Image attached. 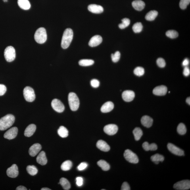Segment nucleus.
I'll use <instances>...</instances> for the list:
<instances>
[{
    "instance_id": "nucleus-1",
    "label": "nucleus",
    "mask_w": 190,
    "mask_h": 190,
    "mask_svg": "<svg viewBox=\"0 0 190 190\" xmlns=\"http://www.w3.org/2000/svg\"><path fill=\"white\" fill-rule=\"evenodd\" d=\"M15 117L11 114H8L0 119V130H7L13 125Z\"/></svg>"
},
{
    "instance_id": "nucleus-2",
    "label": "nucleus",
    "mask_w": 190,
    "mask_h": 190,
    "mask_svg": "<svg viewBox=\"0 0 190 190\" xmlns=\"http://www.w3.org/2000/svg\"><path fill=\"white\" fill-rule=\"evenodd\" d=\"M73 33L72 29L68 28L64 31L62 37L61 46L62 48L66 49L69 47L71 43Z\"/></svg>"
},
{
    "instance_id": "nucleus-3",
    "label": "nucleus",
    "mask_w": 190,
    "mask_h": 190,
    "mask_svg": "<svg viewBox=\"0 0 190 190\" xmlns=\"http://www.w3.org/2000/svg\"><path fill=\"white\" fill-rule=\"evenodd\" d=\"M68 101L71 110L74 111L78 110L80 105V101L76 93L70 92L69 94Z\"/></svg>"
},
{
    "instance_id": "nucleus-4",
    "label": "nucleus",
    "mask_w": 190,
    "mask_h": 190,
    "mask_svg": "<svg viewBox=\"0 0 190 190\" xmlns=\"http://www.w3.org/2000/svg\"><path fill=\"white\" fill-rule=\"evenodd\" d=\"M34 38L37 43H45L47 39V34L45 29L41 27L37 29L35 33Z\"/></svg>"
},
{
    "instance_id": "nucleus-5",
    "label": "nucleus",
    "mask_w": 190,
    "mask_h": 190,
    "mask_svg": "<svg viewBox=\"0 0 190 190\" xmlns=\"http://www.w3.org/2000/svg\"><path fill=\"white\" fill-rule=\"evenodd\" d=\"M5 59L8 62L13 61L16 58V51L14 48L9 46L6 48L4 51Z\"/></svg>"
},
{
    "instance_id": "nucleus-6",
    "label": "nucleus",
    "mask_w": 190,
    "mask_h": 190,
    "mask_svg": "<svg viewBox=\"0 0 190 190\" xmlns=\"http://www.w3.org/2000/svg\"><path fill=\"white\" fill-rule=\"evenodd\" d=\"M23 95L25 100L29 102L34 101L36 97L34 89L29 86L26 87L24 89Z\"/></svg>"
},
{
    "instance_id": "nucleus-7",
    "label": "nucleus",
    "mask_w": 190,
    "mask_h": 190,
    "mask_svg": "<svg viewBox=\"0 0 190 190\" xmlns=\"http://www.w3.org/2000/svg\"><path fill=\"white\" fill-rule=\"evenodd\" d=\"M124 156L125 159L131 163L136 164L139 162V158L136 154L130 150H125Z\"/></svg>"
},
{
    "instance_id": "nucleus-8",
    "label": "nucleus",
    "mask_w": 190,
    "mask_h": 190,
    "mask_svg": "<svg viewBox=\"0 0 190 190\" xmlns=\"http://www.w3.org/2000/svg\"><path fill=\"white\" fill-rule=\"evenodd\" d=\"M173 187L178 190H188L190 188V181L189 180H184L178 182L175 184Z\"/></svg>"
},
{
    "instance_id": "nucleus-9",
    "label": "nucleus",
    "mask_w": 190,
    "mask_h": 190,
    "mask_svg": "<svg viewBox=\"0 0 190 190\" xmlns=\"http://www.w3.org/2000/svg\"><path fill=\"white\" fill-rule=\"evenodd\" d=\"M51 105L53 109L56 112L61 113L64 110V106L61 101L58 99H54L52 101Z\"/></svg>"
},
{
    "instance_id": "nucleus-10",
    "label": "nucleus",
    "mask_w": 190,
    "mask_h": 190,
    "mask_svg": "<svg viewBox=\"0 0 190 190\" xmlns=\"http://www.w3.org/2000/svg\"><path fill=\"white\" fill-rule=\"evenodd\" d=\"M167 148L169 151L175 155L179 156L184 155V152L182 150L172 143L168 144Z\"/></svg>"
},
{
    "instance_id": "nucleus-11",
    "label": "nucleus",
    "mask_w": 190,
    "mask_h": 190,
    "mask_svg": "<svg viewBox=\"0 0 190 190\" xmlns=\"http://www.w3.org/2000/svg\"><path fill=\"white\" fill-rule=\"evenodd\" d=\"M104 132L109 135L116 134L118 131V127L116 125L110 124L106 125L104 128Z\"/></svg>"
},
{
    "instance_id": "nucleus-12",
    "label": "nucleus",
    "mask_w": 190,
    "mask_h": 190,
    "mask_svg": "<svg viewBox=\"0 0 190 190\" xmlns=\"http://www.w3.org/2000/svg\"><path fill=\"white\" fill-rule=\"evenodd\" d=\"M18 132V128L16 127H14L7 131L4 134V137L8 139H13L17 135Z\"/></svg>"
},
{
    "instance_id": "nucleus-13",
    "label": "nucleus",
    "mask_w": 190,
    "mask_h": 190,
    "mask_svg": "<svg viewBox=\"0 0 190 190\" xmlns=\"http://www.w3.org/2000/svg\"><path fill=\"white\" fill-rule=\"evenodd\" d=\"M8 176L11 178H16L19 174L18 168L17 165L14 164L8 169L7 171Z\"/></svg>"
},
{
    "instance_id": "nucleus-14",
    "label": "nucleus",
    "mask_w": 190,
    "mask_h": 190,
    "mask_svg": "<svg viewBox=\"0 0 190 190\" xmlns=\"http://www.w3.org/2000/svg\"><path fill=\"white\" fill-rule=\"evenodd\" d=\"M122 97L124 101L130 102L133 101L135 97L134 92L130 90L125 91L122 93Z\"/></svg>"
},
{
    "instance_id": "nucleus-15",
    "label": "nucleus",
    "mask_w": 190,
    "mask_h": 190,
    "mask_svg": "<svg viewBox=\"0 0 190 190\" xmlns=\"http://www.w3.org/2000/svg\"><path fill=\"white\" fill-rule=\"evenodd\" d=\"M103 41L102 37L100 35H97L93 36L90 40L89 44L91 47H96L101 44Z\"/></svg>"
},
{
    "instance_id": "nucleus-16",
    "label": "nucleus",
    "mask_w": 190,
    "mask_h": 190,
    "mask_svg": "<svg viewBox=\"0 0 190 190\" xmlns=\"http://www.w3.org/2000/svg\"><path fill=\"white\" fill-rule=\"evenodd\" d=\"M167 91V88L165 86L162 85L156 87L153 91L154 95L158 96L165 95Z\"/></svg>"
},
{
    "instance_id": "nucleus-17",
    "label": "nucleus",
    "mask_w": 190,
    "mask_h": 190,
    "mask_svg": "<svg viewBox=\"0 0 190 190\" xmlns=\"http://www.w3.org/2000/svg\"><path fill=\"white\" fill-rule=\"evenodd\" d=\"M42 147L40 144H34L29 148V154L31 156L34 157L39 153Z\"/></svg>"
},
{
    "instance_id": "nucleus-18",
    "label": "nucleus",
    "mask_w": 190,
    "mask_h": 190,
    "mask_svg": "<svg viewBox=\"0 0 190 190\" xmlns=\"http://www.w3.org/2000/svg\"><path fill=\"white\" fill-rule=\"evenodd\" d=\"M89 11L94 14H101L104 11V9L102 6L96 5H91L88 7Z\"/></svg>"
},
{
    "instance_id": "nucleus-19",
    "label": "nucleus",
    "mask_w": 190,
    "mask_h": 190,
    "mask_svg": "<svg viewBox=\"0 0 190 190\" xmlns=\"http://www.w3.org/2000/svg\"><path fill=\"white\" fill-rule=\"evenodd\" d=\"M114 105L113 103L111 101H108L104 103L101 108L102 112L108 113L110 112L114 109Z\"/></svg>"
},
{
    "instance_id": "nucleus-20",
    "label": "nucleus",
    "mask_w": 190,
    "mask_h": 190,
    "mask_svg": "<svg viewBox=\"0 0 190 190\" xmlns=\"http://www.w3.org/2000/svg\"><path fill=\"white\" fill-rule=\"evenodd\" d=\"M36 161L39 164L42 166L45 165L47 164V160L44 151H41L39 153L37 156Z\"/></svg>"
},
{
    "instance_id": "nucleus-21",
    "label": "nucleus",
    "mask_w": 190,
    "mask_h": 190,
    "mask_svg": "<svg viewBox=\"0 0 190 190\" xmlns=\"http://www.w3.org/2000/svg\"><path fill=\"white\" fill-rule=\"evenodd\" d=\"M36 127L34 124H31L27 127L24 131V135L27 137H30L34 134L36 131Z\"/></svg>"
},
{
    "instance_id": "nucleus-22",
    "label": "nucleus",
    "mask_w": 190,
    "mask_h": 190,
    "mask_svg": "<svg viewBox=\"0 0 190 190\" xmlns=\"http://www.w3.org/2000/svg\"><path fill=\"white\" fill-rule=\"evenodd\" d=\"M97 147L100 150L104 152L108 151L110 149V146L105 141L101 140L98 141Z\"/></svg>"
},
{
    "instance_id": "nucleus-23",
    "label": "nucleus",
    "mask_w": 190,
    "mask_h": 190,
    "mask_svg": "<svg viewBox=\"0 0 190 190\" xmlns=\"http://www.w3.org/2000/svg\"><path fill=\"white\" fill-rule=\"evenodd\" d=\"M153 122L152 119L148 116H143L141 120L142 124L147 128H149L152 126Z\"/></svg>"
},
{
    "instance_id": "nucleus-24",
    "label": "nucleus",
    "mask_w": 190,
    "mask_h": 190,
    "mask_svg": "<svg viewBox=\"0 0 190 190\" xmlns=\"http://www.w3.org/2000/svg\"><path fill=\"white\" fill-rule=\"evenodd\" d=\"M132 6L135 10L139 11L142 10L145 7V3L141 0H136L132 2Z\"/></svg>"
},
{
    "instance_id": "nucleus-25",
    "label": "nucleus",
    "mask_w": 190,
    "mask_h": 190,
    "mask_svg": "<svg viewBox=\"0 0 190 190\" xmlns=\"http://www.w3.org/2000/svg\"><path fill=\"white\" fill-rule=\"evenodd\" d=\"M18 4L20 8L24 10H29L31 7L28 0H18Z\"/></svg>"
},
{
    "instance_id": "nucleus-26",
    "label": "nucleus",
    "mask_w": 190,
    "mask_h": 190,
    "mask_svg": "<svg viewBox=\"0 0 190 190\" xmlns=\"http://www.w3.org/2000/svg\"><path fill=\"white\" fill-rule=\"evenodd\" d=\"M143 148L144 150L146 151H155L157 149V146L155 143L149 144L148 142H145L142 145Z\"/></svg>"
},
{
    "instance_id": "nucleus-27",
    "label": "nucleus",
    "mask_w": 190,
    "mask_h": 190,
    "mask_svg": "<svg viewBox=\"0 0 190 190\" xmlns=\"http://www.w3.org/2000/svg\"><path fill=\"white\" fill-rule=\"evenodd\" d=\"M158 12L156 10H152L147 13L145 16L146 20L148 21L154 20L157 16Z\"/></svg>"
},
{
    "instance_id": "nucleus-28",
    "label": "nucleus",
    "mask_w": 190,
    "mask_h": 190,
    "mask_svg": "<svg viewBox=\"0 0 190 190\" xmlns=\"http://www.w3.org/2000/svg\"><path fill=\"white\" fill-rule=\"evenodd\" d=\"M151 159L154 164H158L159 162H162L164 160V157L163 156L159 154H156L152 156Z\"/></svg>"
},
{
    "instance_id": "nucleus-29",
    "label": "nucleus",
    "mask_w": 190,
    "mask_h": 190,
    "mask_svg": "<svg viewBox=\"0 0 190 190\" xmlns=\"http://www.w3.org/2000/svg\"><path fill=\"white\" fill-rule=\"evenodd\" d=\"M58 134L62 138H66L68 136V131L65 127L61 126L58 131Z\"/></svg>"
},
{
    "instance_id": "nucleus-30",
    "label": "nucleus",
    "mask_w": 190,
    "mask_h": 190,
    "mask_svg": "<svg viewBox=\"0 0 190 190\" xmlns=\"http://www.w3.org/2000/svg\"><path fill=\"white\" fill-rule=\"evenodd\" d=\"M59 183L61 185L64 190H68L70 188V183L67 179L66 178L61 179Z\"/></svg>"
},
{
    "instance_id": "nucleus-31",
    "label": "nucleus",
    "mask_w": 190,
    "mask_h": 190,
    "mask_svg": "<svg viewBox=\"0 0 190 190\" xmlns=\"http://www.w3.org/2000/svg\"><path fill=\"white\" fill-rule=\"evenodd\" d=\"M133 133L136 141H139L142 136L143 131L141 129L139 128H135L133 130Z\"/></svg>"
},
{
    "instance_id": "nucleus-32",
    "label": "nucleus",
    "mask_w": 190,
    "mask_h": 190,
    "mask_svg": "<svg viewBox=\"0 0 190 190\" xmlns=\"http://www.w3.org/2000/svg\"><path fill=\"white\" fill-rule=\"evenodd\" d=\"M98 166L101 167L104 171H108L110 170V166L105 160H101L97 162Z\"/></svg>"
},
{
    "instance_id": "nucleus-33",
    "label": "nucleus",
    "mask_w": 190,
    "mask_h": 190,
    "mask_svg": "<svg viewBox=\"0 0 190 190\" xmlns=\"http://www.w3.org/2000/svg\"><path fill=\"white\" fill-rule=\"evenodd\" d=\"M72 167V162L70 160H67L63 163L61 166V169L63 171H68L70 170Z\"/></svg>"
},
{
    "instance_id": "nucleus-34",
    "label": "nucleus",
    "mask_w": 190,
    "mask_h": 190,
    "mask_svg": "<svg viewBox=\"0 0 190 190\" xmlns=\"http://www.w3.org/2000/svg\"><path fill=\"white\" fill-rule=\"evenodd\" d=\"M93 60L91 59H83L79 61V65L82 66H90L94 64Z\"/></svg>"
},
{
    "instance_id": "nucleus-35",
    "label": "nucleus",
    "mask_w": 190,
    "mask_h": 190,
    "mask_svg": "<svg viewBox=\"0 0 190 190\" xmlns=\"http://www.w3.org/2000/svg\"><path fill=\"white\" fill-rule=\"evenodd\" d=\"M26 170L29 174L32 176L37 174L38 173V170L36 167L34 166H28L26 168Z\"/></svg>"
},
{
    "instance_id": "nucleus-36",
    "label": "nucleus",
    "mask_w": 190,
    "mask_h": 190,
    "mask_svg": "<svg viewBox=\"0 0 190 190\" xmlns=\"http://www.w3.org/2000/svg\"><path fill=\"white\" fill-rule=\"evenodd\" d=\"M177 131L179 135L185 134L187 132V129L185 125L182 123H180L177 126Z\"/></svg>"
},
{
    "instance_id": "nucleus-37",
    "label": "nucleus",
    "mask_w": 190,
    "mask_h": 190,
    "mask_svg": "<svg viewBox=\"0 0 190 190\" xmlns=\"http://www.w3.org/2000/svg\"><path fill=\"white\" fill-rule=\"evenodd\" d=\"M143 26L140 22L135 23L132 27V29L135 33H139L142 30Z\"/></svg>"
},
{
    "instance_id": "nucleus-38",
    "label": "nucleus",
    "mask_w": 190,
    "mask_h": 190,
    "mask_svg": "<svg viewBox=\"0 0 190 190\" xmlns=\"http://www.w3.org/2000/svg\"><path fill=\"white\" fill-rule=\"evenodd\" d=\"M122 23L119 25V27L120 29H124L129 26L130 23V20L128 18H124L122 20Z\"/></svg>"
},
{
    "instance_id": "nucleus-39",
    "label": "nucleus",
    "mask_w": 190,
    "mask_h": 190,
    "mask_svg": "<svg viewBox=\"0 0 190 190\" xmlns=\"http://www.w3.org/2000/svg\"><path fill=\"white\" fill-rule=\"evenodd\" d=\"M166 36L171 39L176 38L178 36V33L174 30H168L166 33Z\"/></svg>"
},
{
    "instance_id": "nucleus-40",
    "label": "nucleus",
    "mask_w": 190,
    "mask_h": 190,
    "mask_svg": "<svg viewBox=\"0 0 190 190\" xmlns=\"http://www.w3.org/2000/svg\"><path fill=\"white\" fill-rule=\"evenodd\" d=\"M134 73L136 76H143L145 74V70L143 67H138L135 69Z\"/></svg>"
},
{
    "instance_id": "nucleus-41",
    "label": "nucleus",
    "mask_w": 190,
    "mask_h": 190,
    "mask_svg": "<svg viewBox=\"0 0 190 190\" xmlns=\"http://www.w3.org/2000/svg\"><path fill=\"white\" fill-rule=\"evenodd\" d=\"M120 57V53L119 51L115 52L114 54H111V58L112 61L116 63L118 62Z\"/></svg>"
},
{
    "instance_id": "nucleus-42",
    "label": "nucleus",
    "mask_w": 190,
    "mask_h": 190,
    "mask_svg": "<svg viewBox=\"0 0 190 190\" xmlns=\"http://www.w3.org/2000/svg\"><path fill=\"white\" fill-rule=\"evenodd\" d=\"M190 0H181L179 2V7L182 9H185L187 8V5H189Z\"/></svg>"
},
{
    "instance_id": "nucleus-43",
    "label": "nucleus",
    "mask_w": 190,
    "mask_h": 190,
    "mask_svg": "<svg viewBox=\"0 0 190 190\" xmlns=\"http://www.w3.org/2000/svg\"><path fill=\"white\" fill-rule=\"evenodd\" d=\"M157 65L160 68H164L165 67L166 63L163 58H159L157 60Z\"/></svg>"
},
{
    "instance_id": "nucleus-44",
    "label": "nucleus",
    "mask_w": 190,
    "mask_h": 190,
    "mask_svg": "<svg viewBox=\"0 0 190 190\" xmlns=\"http://www.w3.org/2000/svg\"><path fill=\"white\" fill-rule=\"evenodd\" d=\"M91 86L94 88H97L100 85L99 81L96 79H93L91 81Z\"/></svg>"
},
{
    "instance_id": "nucleus-45",
    "label": "nucleus",
    "mask_w": 190,
    "mask_h": 190,
    "mask_svg": "<svg viewBox=\"0 0 190 190\" xmlns=\"http://www.w3.org/2000/svg\"><path fill=\"white\" fill-rule=\"evenodd\" d=\"M87 166L88 164L86 163L83 162L79 165L77 168L79 171H82L86 169Z\"/></svg>"
},
{
    "instance_id": "nucleus-46",
    "label": "nucleus",
    "mask_w": 190,
    "mask_h": 190,
    "mask_svg": "<svg viewBox=\"0 0 190 190\" xmlns=\"http://www.w3.org/2000/svg\"><path fill=\"white\" fill-rule=\"evenodd\" d=\"M7 90V87L5 85L0 84V96L5 95Z\"/></svg>"
},
{
    "instance_id": "nucleus-47",
    "label": "nucleus",
    "mask_w": 190,
    "mask_h": 190,
    "mask_svg": "<svg viewBox=\"0 0 190 190\" xmlns=\"http://www.w3.org/2000/svg\"><path fill=\"white\" fill-rule=\"evenodd\" d=\"M76 184L79 187L81 186L83 184V179L82 177H78L76 178Z\"/></svg>"
},
{
    "instance_id": "nucleus-48",
    "label": "nucleus",
    "mask_w": 190,
    "mask_h": 190,
    "mask_svg": "<svg viewBox=\"0 0 190 190\" xmlns=\"http://www.w3.org/2000/svg\"><path fill=\"white\" fill-rule=\"evenodd\" d=\"M121 189L122 190H130V185L127 182H124L123 183Z\"/></svg>"
},
{
    "instance_id": "nucleus-49",
    "label": "nucleus",
    "mask_w": 190,
    "mask_h": 190,
    "mask_svg": "<svg viewBox=\"0 0 190 190\" xmlns=\"http://www.w3.org/2000/svg\"><path fill=\"white\" fill-rule=\"evenodd\" d=\"M190 74V70L187 67H185L184 69L183 74L185 76H189Z\"/></svg>"
},
{
    "instance_id": "nucleus-50",
    "label": "nucleus",
    "mask_w": 190,
    "mask_h": 190,
    "mask_svg": "<svg viewBox=\"0 0 190 190\" xmlns=\"http://www.w3.org/2000/svg\"><path fill=\"white\" fill-rule=\"evenodd\" d=\"M189 62L187 58H185L182 62V65L184 67H187L189 64Z\"/></svg>"
},
{
    "instance_id": "nucleus-51",
    "label": "nucleus",
    "mask_w": 190,
    "mask_h": 190,
    "mask_svg": "<svg viewBox=\"0 0 190 190\" xmlns=\"http://www.w3.org/2000/svg\"><path fill=\"white\" fill-rule=\"evenodd\" d=\"M17 190H26L27 189L26 187L20 185L16 188Z\"/></svg>"
},
{
    "instance_id": "nucleus-52",
    "label": "nucleus",
    "mask_w": 190,
    "mask_h": 190,
    "mask_svg": "<svg viewBox=\"0 0 190 190\" xmlns=\"http://www.w3.org/2000/svg\"><path fill=\"white\" fill-rule=\"evenodd\" d=\"M186 101L187 103L188 104L190 105V97L188 98L186 100Z\"/></svg>"
},
{
    "instance_id": "nucleus-53",
    "label": "nucleus",
    "mask_w": 190,
    "mask_h": 190,
    "mask_svg": "<svg viewBox=\"0 0 190 190\" xmlns=\"http://www.w3.org/2000/svg\"><path fill=\"white\" fill-rule=\"evenodd\" d=\"M41 190H51V189L48 188H43L41 189Z\"/></svg>"
},
{
    "instance_id": "nucleus-54",
    "label": "nucleus",
    "mask_w": 190,
    "mask_h": 190,
    "mask_svg": "<svg viewBox=\"0 0 190 190\" xmlns=\"http://www.w3.org/2000/svg\"><path fill=\"white\" fill-rule=\"evenodd\" d=\"M4 2H7L8 1V0H3Z\"/></svg>"
}]
</instances>
